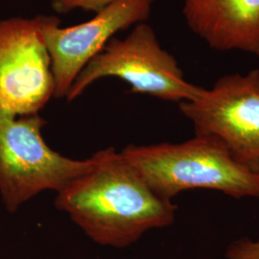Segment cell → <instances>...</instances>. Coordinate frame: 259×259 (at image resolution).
<instances>
[{
  "label": "cell",
  "mask_w": 259,
  "mask_h": 259,
  "mask_svg": "<svg viewBox=\"0 0 259 259\" xmlns=\"http://www.w3.org/2000/svg\"><path fill=\"white\" fill-rule=\"evenodd\" d=\"M120 153L149 187L167 201L197 188L235 199L259 198V175L239 165L213 138L195 136L182 143L128 145Z\"/></svg>",
  "instance_id": "obj_2"
},
{
  "label": "cell",
  "mask_w": 259,
  "mask_h": 259,
  "mask_svg": "<svg viewBox=\"0 0 259 259\" xmlns=\"http://www.w3.org/2000/svg\"><path fill=\"white\" fill-rule=\"evenodd\" d=\"M46 124L39 113L0 114V196L9 212L45 191L58 193L95 164L94 155L78 160L50 148L42 137Z\"/></svg>",
  "instance_id": "obj_4"
},
{
  "label": "cell",
  "mask_w": 259,
  "mask_h": 259,
  "mask_svg": "<svg viewBox=\"0 0 259 259\" xmlns=\"http://www.w3.org/2000/svg\"><path fill=\"white\" fill-rule=\"evenodd\" d=\"M226 259H259V238L244 237L232 242L225 253Z\"/></svg>",
  "instance_id": "obj_10"
},
{
  "label": "cell",
  "mask_w": 259,
  "mask_h": 259,
  "mask_svg": "<svg viewBox=\"0 0 259 259\" xmlns=\"http://www.w3.org/2000/svg\"><path fill=\"white\" fill-rule=\"evenodd\" d=\"M179 109L195 136L216 139L239 165L259 175V69L222 76Z\"/></svg>",
  "instance_id": "obj_5"
},
{
  "label": "cell",
  "mask_w": 259,
  "mask_h": 259,
  "mask_svg": "<svg viewBox=\"0 0 259 259\" xmlns=\"http://www.w3.org/2000/svg\"><path fill=\"white\" fill-rule=\"evenodd\" d=\"M183 14L212 49L259 56V0H183Z\"/></svg>",
  "instance_id": "obj_8"
},
{
  "label": "cell",
  "mask_w": 259,
  "mask_h": 259,
  "mask_svg": "<svg viewBox=\"0 0 259 259\" xmlns=\"http://www.w3.org/2000/svg\"><path fill=\"white\" fill-rule=\"evenodd\" d=\"M104 78L120 79L131 93L169 102L193 100L204 90L185 80L176 58L162 48L146 22L134 26L123 38L113 37L78 75L65 99L73 101Z\"/></svg>",
  "instance_id": "obj_3"
},
{
  "label": "cell",
  "mask_w": 259,
  "mask_h": 259,
  "mask_svg": "<svg viewBox=\"0 0 259 259\" xmlns=\"http://www.w3.org/2000/svg\"><path fill=\"white\" fill-rule=\"evenodd\" d=\"M156 0H114L93 18L62 27L53 16L42 30L51 59L56 98H66L78 75L118 33L149 19Z\"/></svg>",
  "instance_id": "obj_7"
},
{
  "label": "cell",
  "mask_w": 259,
  "mask_h": 259,
  "mask_svg": "<svg viewBox=\"0 0 259 259\" xmlns=\"http://www.w3.org/2000/svg\"><path fill=\"white\" fill-rule=\"evenodd\" d=\"M94 166L57 193L56 208L93 242L126 248L145 232L170 226L178 206L158 197L112 147L94 154Z\"/></svg>",
  "instance_id": "obj_1"
},
{
  "label": "cell",
  "mask_w": 259,
  "mask_h": 259,
  "mask_svg": "<svg viewBox=\"0 0 259 259\" xmlns=\"http://www.w3.org/2000/svg\"><path fill=\"white\" fill-rule=\"evenodd\" d=\"M53 16L0 19V114L39 113L55 96L42 30Z\"/></svg>",
  "instance_id": "obj_6"
},
{
  "label": "cell",
  "mask_w": 259,
  "mask_h": 259,
  "mask_svg": "<svg viewBox=\"0 0 259 259\" xmlns=\"http://www.w3.org/2000/svg\"><path fill=\"white\" fill-rule=\"evenodd\" d=\"M114 0H51V8L58 15L69 14L73 11L97 13Z\"/></svg>",
  "instance_id": "obj_9"
}]
</instances>
